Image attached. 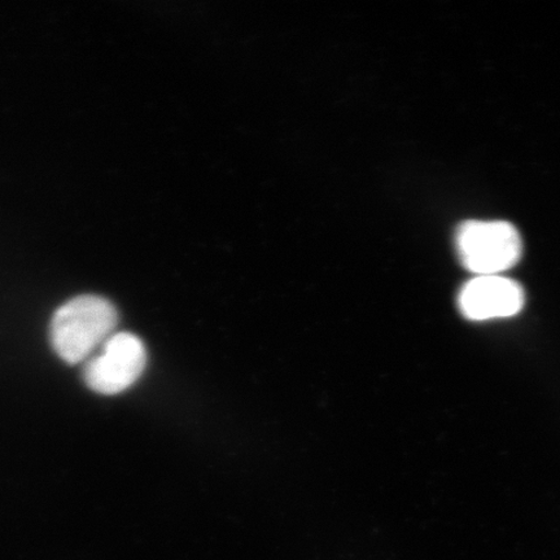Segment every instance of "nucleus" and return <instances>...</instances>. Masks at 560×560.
Returning <instances> with one entry per match:
<instances>
[{
    "label": "nucleus",
    "mask_w": 560,
    "mask_h": 560,
    "mask_svg": "<svg viewBox=\"0 0 560 560\" xmlns=\"http://www.w3.org/2000/svg\"><path fill=\"white\" fill-rule=\"evenodd\" d=\"M118 314L109 300L82 295L67 301L54 314L51 346L62 361L86 362L116 334Z\"/></svg>",
    "instance_id": "f257e3e1"
},
{
    "label": "nucleus",
    "mask_w": 560,
    "mask_h": 560,
    "mask_svg": "<svg viewBox=\"0 0 560 560\" xmlns=\"http://www.w3.org/2000/svg\"><path fill=\"white\" fill-rule=\"evenodd\" d=\"M462 265L476 276H500L521 260L522 240L505 221H467L455 235Z\"/></svg>",
    "instance_id": "f03ea898"
},
{
    "label": "nucleus",
    "mask_w": 560,
    "mask_h": 560,
    "mask_svg": "<svg viewBox=\"0 0 560 560\" xmlns=\"http://www.w3.org/2000/svg\"><path fill=\"white\" fill-rule=\"evenodd\" d=\"M147 350L138 336L116 332L85 362L83 380L96 394H122L143 375Z\"/></svg>",
    "instance_id": "7ed1b4c3"
},
{
    "label": "nucleus",
    "mask_w": 560,
    "mask_h": 560,
    "mask_svg": "<svg viewBox=\"0 0 560 560\" xmlns=\"http://www.w3.org/2000/svg\"><path fill=\"white\" fill-rule=\"evenodd\" d=\"M523 305L522 287L501 276H476L458 296L460 313L471 320L513 317Z\"/></svg>",
    "instance_id": "20e7f679"
}]
</instances>
